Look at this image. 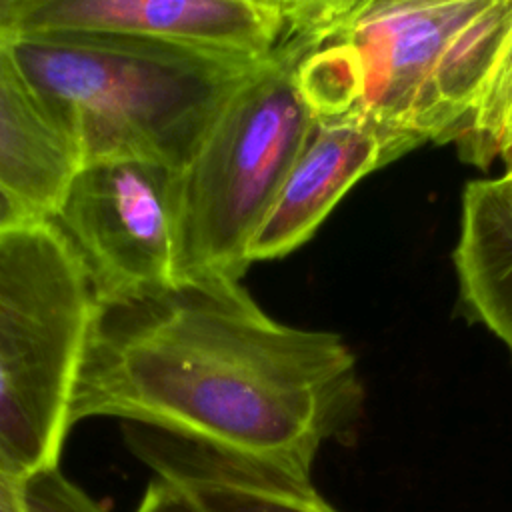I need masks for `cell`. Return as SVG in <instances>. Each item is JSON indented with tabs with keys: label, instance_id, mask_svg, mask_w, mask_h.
I'll list each match as a JSON object with an SVG mask.
<instances>
[{
	"label": "cell",
	"instance_id": "1",
	"mask_svg": "<svg viewBox=\"0 0 512 512\" xmlns=\"http://www.w3.org/2000/svg\"><path fill=\"white\" fill-rule=\"evenodd\" d=\"M362 404L340 334L284 324L240 280L216 278L98 306L70 418H118L312 482Z\"/></svg>",
	"mask_w": 512,
	"mask_h": 512
},
{
	"label": "cell",
	"instance_id": "2",
	"mask_svg": "<svg viewBox=\"0 0 512 512\" xmlns=\"http://www.w3.org/2000/svg\"><path fill=\"white\" fill-rule=\"evenodd\" d=\"M10 52L76 168L138 160L172 172L194 158L232 96L276 56L76 32L16 36Z\"/></svg>",
	"mask_w": 512,
	"mask_h": 512
},
{
	"label": "cell",
	"instance_id": "3",
	"mask_svg": "<svg viewBox=\"0 0 512 512\" xmlns=\"http://www.w3.org/2000/svg\"><path fill=\"white\" fill-rule=\"evenodd\" d=\"M336 0H310L294 34L228 102L194 158L172 176L174 284L242 280L248 248L316 118L298 82V62L334 40Z\"/></svg>",
	"mask_w": 512,
	"mask_h": 512
},
{
	"label": "cell",
	"instance_id": "4",
	"mask_svg": "<svg viewBox=\"0 0 512 512\" xmlns=\"http://www.w3.org/2000/svg\"><path fill=\"white\" fill-rule=\"evenodd\" d=\"M96 310L50 218L0 230V456L14 476L60 468Z\"/></svg>",
	"mask_w": 512,
	"mask_h": 512
},
{
	"label": "cell",
	"instance_id": "5",
	"mask_svg": "<svg viewBox=\"0 0 512 512\" xmlns=\"http://www.w3.org/2000/svg\"><path fill=\"white\" fill-rule=\"evenodd\" d=\"M512 26V0H352L338 32L362 114L416 142H454Z\"/></svg>",
	"mask_w": 512,
	"mask_h": 512
},
{
	"label": "cell",
	"instance_id": "6",
	"mask_svg": "<svg viewBox=\"0 0 512 512\" xmlns=\"http://www.w3.org/2000/svg\"><path fill=\"white\" fill-rule=\"evenodd\" d=\"M174 172L138 160L78 166L50 220L88 276L96 306L174 286L170 190Z\"/></svg>",
	"mask_w": 512,
	"mask_h": 512
},
{
	"label": "cell",
	"instance_id": "7",
	"mask_svg": "<svg viewBox=\"0 0 512 512\" xmlns=\"http://www.w3.org/2000/svg\"><path fill=\"white\" fill-rule=\"evenodd\" d=\"M304 10L306 0H0V30L118 34L260 60L280 50Z\"/></svg>",
	"mask_w": 512,
	"mask_h": 512
},
{
	"label": "cell",
	"instance_id": "8",
	"mask_svg": "<svg viewBox=\"0 0 512 512\" xmlns=\"http://www.w3.org/2000/svg\"><path fill=\"white\" fill-rule=\"evenodd\" d=\"M416 146L420 142L376 124L360 110L316 120L250 242V266L298 250L358 180Z\"/></svg>",
	"mask_w": 512,
	"mask_h": 512
},
{
	"label": "cell",
	"instance_id": "9",
	"mask_svg": "<svg viewBox=\"0 0 512 512\" xmlns=\"http://www.w3.org/2000/svg\"><path fill=\"white\" fill-rule=\"evenodd\" d=\"M124 430L130 450L194 512H338L314 482L152 428Z\"/></svg>",
	"mask_w": 512,
	"mask_h": 512
},
{
	"label": "cell",
	"instance_id": "10",
	"mask_svg": "<svg viewBox=\"0 0 512 512\" xmlns=\"http://www.w3.org/2000/svg\"><path fill=\"white\" fill-rule=\"evenodd\" d=\"M452 266L464 314L512 354V170L466 182Z\"/></svg>",
	"mask_w": 512,
	"mask_h": 512
},
{
	"label": "cell",
	"instance_id": "11",
	"mask_svg": "<svg viewBox=\"0 0 512 512\" xmlns=\"http://www.w3.org/2000/svg\"><path fill=\"white\" fill-rule=\"evenodd\" d=\"M76 162L24 80L0 30V186L40 218L62 202Z\"/></svg>",
	"mask_w": 512,
	"mask_h": 512
},
{
	"label": "cell",
	"instance_id": "12",
	"mask_svg": "<svg viewBox=\"0 0 512 512\" xmlns=\"http://www.w3.org/2000/svg\"><path fill=\"white\" fill-rule=\"evenodd\" d=\"M454 144L464 162L512 170V26Z\"/></svg>",
	"mask_w": 512,
	"mask_h": 512
},
{
	"label": "cell",
	"instance_id": "13",
	"mask_svg": "<svg viewBox=\"0 0 512 512\" xmlns=\"http://www.w3.org/2000/svg\"><path fill=\"white\" fill-rule=\"evenodd\" d=\"M0 512H108L60 468L28 478L0 472Z\"/></svg>",
	"mask_w": 512,
	"mask_h": 512
},
{
	"label": "cell",
	"instance_id": "14",
	"mask_svg": "<svg viewBox=\"0 0 512 512\" xmlns=\"http://www.w3.org/2000/svg\"><path fill=\"white\" fill-rule=\"evenodd\" d=\"M34 220H40L38 214H34L22 200H18L12 192L0 186V230L18 228L24 224H30Z\"/></svg>",
	"mask_w": 512,
	"mask_h": 512
},
{
	"label": "cell",
	"instance_id": "15",
	"mask_svg": "<svg viewBox=\"0 0 512 512\" xmlns=\"http://www.w3.org/2000/svg\"><path fill=\"white\" fill-rule=\"evenodd\" d=\"M0 472H6V474H12L10 470H8V466H6V462L2 460V456H0ZM14 476V474H12Z\"/></svg>",
	"mask_w": 512,
	"mask_h": 512
}]
</instances>
